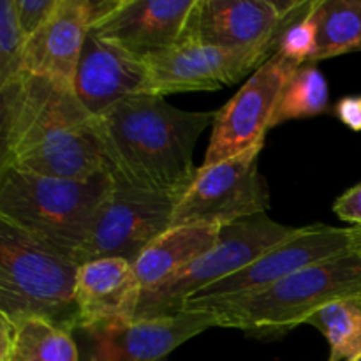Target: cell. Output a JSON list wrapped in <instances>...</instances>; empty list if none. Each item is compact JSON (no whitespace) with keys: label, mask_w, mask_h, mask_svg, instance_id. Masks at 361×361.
Segmentation results:
<instances>
[{"label":"cell","mask_w":361,"mask_h":361,"mask_svg":"<svg viewBox=\"0 0 361 361\" xmlns=\"http://www.w3.org/2000/svg\"><path fill=\"white\" fill-rule=\"evenodd\" d=\"M90 180L106 171L95 118L73 88L25 74L0 88V171Z\"/></svg>","instance_id":"1"},{"label":"cell","mask_w":361,"mask_h":361,"mask_svg":"<svg viewBox=\"0 0 361 361\" xmlns=\"http://www.w3.org/2000/svg\"><path fill=\"white\" fill-rule=\"evenodd\" d=\"M217 111H183L164 97L129 95L95 116L113 182L159 194H183L197 168L194 150Z\"/></svg>","instance_id":"2"},{"label":"cell","mask_w":361,"mask_h":361,"mask_svg":"<svg viewBox=\"0 0 361 361\" xmlns=\"http://www.w3.org/2000/svg\"><path fill=\"white\" fill-rule=\"evenodd\" d=\"M345 298H361V249L310 264L252 295L185 305L182 310L212 312L219 328H236L257 337H279L307 324L330 303Z\"/></svg>","instance_id":"3"},{"label":"cell","mask_w":361,"mask_h":361,"mask_svg":"<svg viewBox=\"0 0 361 361\" xmlns=\"http://www.w3.org/2000/svg\"><path fill=\"white\" fill-rule=\"evenodd\" d=\"M109 190L108 171L90 180H67L2 169L0 221L78 261Z\"/></svg>","instance_id":"4"},{"label":"cell","mask_w":361,"mask_h":361,"mask_svg":"<svg viewBox=\"0 0 361 361\" xmlns=\"http://www.w3.org/2000/svg\"><path fill=\"white\" fill-rule=\"evenodd\" d=\"M80 264L48 243L0 221V317L20 323L39 317L78 330Z\"/></svg>","instance_id":"5"},{"label":"cell","mask_w":361,"mask_h":361,"mask_svg":"<svg viewBox=\"0 0 361 361\" xmlns=\"http://www.w3.org/2000/svg\"><path fill=\"white\" fill-rule=\"evenodd\" d=\"M298 231L300 228L279 224L267 214L222 226L217 243L208 252L157 288L141 291L134 321L182 312L196 293L238 274Z\"/></svg>","instance_id":"6"},{"label":"cell","mask_w":361,"mask_h":361,"mask_svg":"<svg viewBox=\"0 0 361 361\" xmlns=\"http://www.w3.org/2000/svg\"><path fill=\"white\" fill-rule=\"evenodd\" d=\"M264 145L236 157L197 168L192 183L178 200L171 228L194 224L228 226L270 208V189L259 171Z\"/></svg>","instance_id":"7"},{"label":"cell","mask_w":361,"mask_h":361,"mask_svg":"<svg viewBox=\"0 0 361 361\" xmlns=\"http://www.w3.org/2000/svg\"><path fill=\"white\" fill-rule=\"evenodd\" d=\"M182 194H159L113 182L101 204L78 264L102 257L134 263L145 249L171 228Z\"/></svg>","instance_id":"8"},{"label":"cell","mask_w":361,"mask_h":361,"mask_svg":"<svg viewBox=\"0 0 361 361\" xmlns=\"http://www.w3.org/2000/svg\"><path fill=\"white\" fill-rule=\"evenodd\" d=\"M356 249H361V226H349V228L303 226L295 236L268 250L264 256L243 268L242 271L196 293L192 298L187 300L185 305H201V303L252 295L277 284L282 279H288L289 275L310 264L321 263Z\"/></svg>","instance_id":"9"},{"label":"cell","mask_w":361,"mask_h":361,"mask_svg":"<svg viewBox=\"0 0 361 361\" xmlns=\"http://www.w3.org/2000/svg\"><path fill=\"white\" fill-rule=\"evenodd\" d=\"M300 67V63L279 53L268 59L238 94L217 111L201 166L217 164L264 145L282 90Z\"/></svg>","instance_id":"10"},{"label":"cell","mask_w":361,"mask_h":361,"mask_svg":"<svg viewBox=\"0 0 361 361\" xmlns=\"http://www.w3.org/2000/svg\"><path fill=\"white\" fill-rule=\"evenodd\" d=\"M88 2L94 34L140 59L182 44L196 0H99Z\"/></svg>","instance_id":"11"},{"label":"cell","mask_w":361,"mask_h":361,"mask_svg":"<svg viewBox=\"0 0 361 361\" xmlns=\"http://www.w3.org/2000/svg\"><path fill=\"white\" fill-rule=\"evenodd\" d=\"M275 53L270 49H226L217 46L183 42L171 49L143 59L148 69L147 94L164 97L168 94L194 90H217L256 73Z\"/></svg>","instance_id":"12"},{"label":"cell","mask_w":361,"mask_h":361,"mask_svg":"<svg viewBox=\"0 0 361 361\" xmlns=\"http://www.w3.org/2000/svg\"><path fill=\"white\" fill-rule=\"evenodd\" d=\"M300 2L270 0H196L183 42L226 49H270L277 53L284 18ZM182 42V44H183Z\"/></svg>","instance_id":"13"},{"label":"cell","mask_w":361,"mask_h":361,"mask_svg":"<svg viewBox=\"0 0 361 361\" xmlns=\"http://www.w3.org/2000/svg\"><path fill=\"white\" fill-rule=\"evenodd\" d=\"M214 326L217 317L204 310L137 319L87 335L92 342L88 361H164L176 348Z\"/></svg>","instance_id":"14"},{"label":"cell","mask_w":361,"mask_h":361,"mask_svg":"<svg viewBox=\"0 0 361 361\" xmlns=\"http://www.w3.org/2000/svg\"><path fill=\"white\" fill-rule=\"evenodd\" d=\"M141 288L133 263L102 257L80 264L76 281L78 330L85 335L133 323Z\"/></svg>","instance_id":"15"},{"label":"cell","mask_w":361,"mask_h":361,"mask_svg":"<svg viewBox=\"0 0 361 361\" xmlns=\"http://www.w3.org/2000/svg\"><path fill=\"white\" fill-rule=\"evenodd\" d=\"M148 69L140 56L88 30L73 90L92 116H99L129 95L147 94Z\"/></svg>","instance_id":"16"},{"label":"cell","mask_w":361,"mask_h":361,"mask_svg":"<svg viewBox=\"0 0 361 361\" xmlns=\"http://www.w3.org/2000/svg\"><path fill=\"white\" fill-rule=\"evenodd\" d=\"M90 28L87 0H60L48 23L27 42L25 71L73 88L78 62Z\"/></svg>","instance_id":"17"},{"label":"cell","mask_w":361,"mask_h":361,"mask_svg":"<svg viewBox=\"0 0 361 361\" xmlns=\"http://www.w3.org/2000/svg\"><path fill=\"white\" fill-rule=\"evenodd\" d=\"M221 229L219 226L208 224L169 228L133 263L141 291L157 288L208 252L217 243Z\"/></svg>","instance_id":"18"},{"label":"cell","mask_w":361,"mask_h":361,"mask_svg":"<svg viewBox=\"0 0 361 361\" xmlns=\"http://www.w3.org/2000/svg\"><path fill=\"white\" fill-rule=\"evenodd\" d=\"M0 361H80L73 334L39 317H0Z\"/></svg>","instance_id":"19"},{"label":"cell","mask_w":361,"mask_h":361,"mask_svg":"<svg viewBox=\"0 0 361 361\" xmlns=\"http://www.w3.org/2000/svg\"><path fill=\"white\" fill-rule=\"evenodd\" d=\"M317 23L314 62L361 51V0H321Z\"/></svg>","instance_id":"20"},{"label":"cell","mask_w":361,"mask_h":361,"mask_svg":"<svg viewBox=\"0 0 361 361\" xmlns=\"http://www.w3.org/2000/svg\"><path fill=\"white\" fill-rule=\"evenodd\" d=\"M307 324L317 328L330 344L328 361H353L361 355V298L330 303Z\"/></svg>","instance_id":"21"},{"label":"cell","mask_w":361,"mask_h":361,"mask_svg":"<svg viewBox=\"0 0 361 361\" xmlns=\"http://www.w3.org/2000/svg\"><path fill=\"white\" fill-rule=\"evenodd\" d=\"M328 101H330V92H328L326 78L314 63H305L286 83L275 108L270 129L289 120L312 118L321 115L328 109Z\"/></svg>","instance_id":"22"},{"label":"cell","mask_w":361,"mask_h":361,"mask_svg":"<svg viewBox=\"0 0 361 361\" xmlns=\"http://www.w3.org/2000/svg\"><path fill=\"white\" fill-rule=\"evenodd\" d=\"M321 0L316 2H300L284 18L281 32H279L277 53L293 60V62L305 66L314 62L317 49V9Z\"/></svg>","instance_id":"23"},{"label":"cell","mask_w":361,"mask_h":361,"mask_svg":"<svg viewBox=\"0 0 361 361\" xmlns=\"http://www.w3.org/2000/svg\"><path fill=\"white\" fill-rule=\"evenodd\" d=\"M27 37L20 27L14 0L0 2V88L27 74Z\"/></svg>","instance_id":"24"},{"label":"cell","mask_w":361,"mask_h":361,"mask_svg":"<svg viewBox=\"0 0 361 361\" xmlns=\"http://www.w3.org/2000/svg\"><path fill=\"white\" fill-rule=\"evenodd\" d=\"M20 27L27 41L34 37L59 7L60 0H14Z\"/></svg>","instance_id":"25"},{"label":"cell","mask_w":361,"mask_h":361,"mask_svg":"<svg viewBox=\"0 0 361 361\" xmlns=\"http://www.w3.org/2000/svg\"><path fill=\"white\" fill-rule=\"evenodd\" d=\"M334 212L341 221L361 226V183L349 189L335 201Z\"/></svg>","instance_id":"26"},{"label":"cell","mask_w":361,"mask_h":361,"mask_svg":"<svg viewBox=\"0 0 361 361\" xmlns=\"http://www.w3.org/2000/svg\"><path fill=\"white\" fill-rule=\"evenodd\" d=\"M338 120L351 130L360 133L361 130V95H349L338 101L335 106Z\"/></svg>","instance_id":"27"},{"label":"cell","mask_w":361,"mask_h":361,"mask_svg":"<svg viewBox=\"0 0 361 361\" xmlns=\"http://www.w3.org/2000/svg\"><path fill=\"white\" fill-rule=\"evenodd\" d=\"M353 361H361V355L358 356V358H356V360H353Z\"/></svg>","instance_id":"28"}]
</instances>
